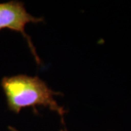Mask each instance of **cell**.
Here are the masks:
<instances>
[{"label":"cell","instance_id":"cell-1","mask_svg":"<svg viewBox=\"0 0 131 131\" xmlns=\"http://www.w3.org/2000/svg\"><path fill=\"white\" fill-rule=\"evenodd\" d=\"M1 85L7 99V106L10 111L18 114L25 108L37 106L48 108L59 114L62 119L65 110L59 106L55 99L59 92L51 90L47 84L38 77L18 74L4 77Z\"/></svg>","mask_w":131,"mask_h":131},{"label":"cell","instance_id":"cell-2","mask_svg":"<svg viewBox=\"0 0 131 131\" xmlns=\"http://www.w3.org/2000/svg\"><path fill=\"white\" fill-rule=\"evenodd\" d=\"M42 18L34 17L26 11L24 4L19 1H9L0 3V31L5 28L20 33L25 38L33 56L38 64L40 63V59L38 56L37 50L33 45L31 37L25 31L26 24L29 23L37 24L42 22Z\"/></svg>","mask_w":131,"mask_h":131},{"label":"cell","instance_id":"cell-3","mask_svg":"<svg viewBox=\"0 0 131 131\" xmlns=\"http://www.w3.org/2000/svg\"><path fill=\"white\" fill-rule=\"evenodd\" d=\"M13 130H14V131H17V130H14V129H13ZM61 131H66V130H61Z\"/></svg>","mask_w":131,"mask_h":131}]
</instances>
